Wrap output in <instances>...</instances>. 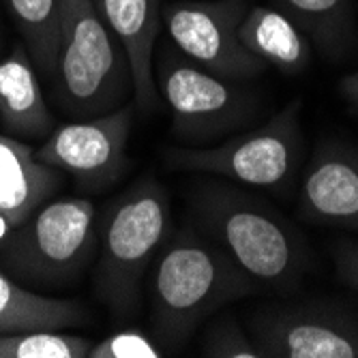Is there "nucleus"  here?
<instances>
[{
    "label": "nucleus",
    "instance_id": "obj_1",
    "mask_svg": "<svg viewBox=\"0 0 358 358\" xmlns=\"http://www.w3.org/2000/svg\"><path fill=\"white\" fill-rule=\"evenodd\" d=\"M255 287L215 241L193 230L170 234L152 262L150 335L166 356L180 352L206 317L253 294Z\"/></svg>",
    "mask_w": 358,
    "mask_h": 358
},
{
    "label": "nucleus",
    "instance_id": "obj_2",
    "mask_svg": "<svg viewBox=\"0 0 358 358\" xmlns=\"http://www.w3.org/2000/svg\"><path fill=\"white\" fill-rule=\"evenodd\" d=\"M195 213L210 241L259 285L292 289L307 273L303 236L268 202L236 187L210 185L195 198Z\"/></svg>",
    "mask_w": 358,
    "mask_h": 358
},
{
    "label": "nucleus",
    "instance_id": "obj_3",
    "mask_svg": "<svg viewBox=\"0 0 358 358\" xmlns=\"http://www.w3.org/2000/svg\"><path fill=\"white\" fill-rule=\"evenodd\" d=\"M99 259L94 292L116 317L136 315L142 283L159 249L172 234V213L166 189L142 180L110 204L99 225Z\"/></svg>",
    "mask_w": 358,
    "mask_h": 358
},
{
    "label": "nucleus",
    "instance_id": "obj_4",
    "mask_svg": "<svg viewBox=\"0 0 358 358\" xmlns=\"http://www.w3.org/2000/svg\"><path fill=\"white\" fill-rule=\"evenodd\" d=\"M50 82L60 110L76 118L112 112L134 96L127 56L94 0H60V43Z\"/></svg>",
    "mask_w": 358,
    "mask_h": 358
},
{
    "label": "nucleus",
    "instance_id": "obj_5",
    "mask_svg": "<svg viewBox=\"0 0 358 358\" xmlns=\"http://www.w3.org/2000/svg\"><path fill=\"white\" fill-rule=\"evenodd\" d=\"M96 225L90 200H48L0 241V268L28 289L67 287L96 251Z\"/></svg>",
    "mask_w": 358,
    "mask_h": 358
},
{
    "label": "nucleus",
    "instance_id": "obj_6",
    "mask_svg": "<svg viewBox=\"0 0 358 358\" xmlns=\"http://www.w3.org/2000/svg\"><path fill=\"white\" fill-rule=\"evenodd\" d=\"M303 101H289L264 124L236 134L217 146L176 148L166 157L187 172L221 176L249 187L281 189L294 176L303 155Z\"/></svg>",
    "mask_w": 358,
    "mask_h": 358
},
{
    "label": "nucleus",
    "instance_id": "obj_7",
    "mask_svg": "<svg viewBox=\"0 0 358 358\" xmlns=\"http://www.w3.org/2000/svg\"><path fill=\"white\" fill-rule=\"evenodd\" d=\"M155 80L170 108L172 134L189 144L230 136L257 118L259 96L253 90L198 67L182 54H164Z\"/></svg>",
    "mask_w": 358,
    "mask_h": 358
},
{
    "label": "nucleus",
    "instance_id": "obj_8",
    "mask_svg": "<svg viewBox=\"0 0 358 358\" xmlns=\"http://www.w3.org/2000/svg\"><path fill=\"white\" fill-rule=\"evenodd\" d=\"M247 9V0H180L168 5L161 17L187 60L219 78L245 82L266 69L238 39Z\"/></svg>",
    "mask_w": 358,
    "mask_h": 358
},
{
    "label": "nucleus",
    "instance_id": "obj_9",
    "mask_svg": "<svg viewBox=\"0 0 358 358\" xmlns=\"http://www.w3.org/2000/svg\"><path fill=\"white\" fill-rule=\"evenodd\" d=\"M136 112L131 99L112 112L60 124L35 152L43 164L73 176L82 189L101 191L131 166L127 148Z\"/></svg>",
    "mask_w": 358,
    "mask_h": 358
},
{
    "label": "nucleus",
    "instance_id": "obj_10",
    "mask_svg": "<svg viewBox=\"0 0 358 358\" xmlns=\"http://www.w3.org/2000/svg\"><path fill=\"white\" fill-rule=\"evenodd\" d=\"M249 337L259 358H358V320L331 305L259 311Z\"/></svg>",
    "mask_w": 358,
    "mask_h": 358
},
{
    "label": "nucleus",
    "instance_id": "obj_11",
    "mask_svg": "<svg viewBox=\"0 0 358 358\" xmlns=\"http://www.w3.org/2000/svg\"><path fill=\"white\" fill-rule=\"evenodd\" d=\"M299 213L315 225L358 230V148L322 142L307 164Z\"/></svg>",
    "mask_w": 358,
    "mask_h": 358
},
{
    "label": "nucleus",
    "instance_id": "obj_12",
    "mask_svg": "<svg viewBox=\"0 0 358 358\" xmlns=\"http://www.w3.org/2000/svg\"><path fill=\"white\" fill-rule=\"evenodd\" d=\"M94 7L127 56L136 110L150 114L159 103L155 41L164 24L161 0H94Z\"/></svg>",
    "mask_w": 358,
    "mask_h": 358
},
{
    "label": "nucleus",
    "instance_id": "obj_13",
    "mask_svg": "<svg viewBox=\"0 0 358 358\" xmlns=\"http://www.w3.org/2000/svg\"><path fill=\"white\" fill-rule=\"evenodd\" d=\"M62 172L43 164L26 142L0 134V241L48 202Z\"/></svg>",
    "mask_w": 358,
    "mask_h": 358
},
{
    "label": "nucleus",
    "instance_id": "obj_14",
    "mask_svg": "<svg viewBox=\"0 0 358 358\" xmlns=\"http://www.w3.org/2000/svg\"><path fill=\"white\" fill-rule=\"evenodd\" d=\"M0 122L7 136L17 140H41L56 129L39 71L24 43L0 58Z\"/></svg>",
    "mask_w": 358,
    "mask_h": 358
},
{
    "label": "nucleus",
    "instance_id": "obj_15",
    "mask_svg": "<svg viewBox=\"0 0 358 358\" xmlns=\"http://www.w3.org/2000/svg\"><path fill=\"white\" fill-rule=\"evenodd\" d=\"M238 39L266 67L271 64L285 76L305 71L311 62V41L277 7H249L238 26Z\"/></svg>",
    "mask_w": 358,
    "mask_h": 358
},
{
    "label": "nucleus",
    "instance_id": "obj_16",
    "mask_svg": "<svg viewBox=\"0 0 358 358\" xmlns=\"http://www.w3.org/2000/svg\"><path fill=\"white\" fill-rule=\"evenodd\" d=\"M88 317L80 303L32 292L0 268V333L84 327Z\"/></svg>",
    "mask_w": 358,
    "mask_h": 358
},
{
    "label": "nucleus",
    "instance_id": "obj_17",
    "mask_svg": "<svg viewBox=\"0 0 358 358\" xmlns=\"http://www.w3.org/2000/svg\"><path fill=\"white\" fill-rule=\"evenodd\" d=\"M324 54L337 56L352 37V0H275Z\"/></svg>",
    "mask_w": 358,
    "mask_h": 358
},
{
    "label": "nucleus",
    "instance_id": "obj_18",
    "mask_svg": "<svg viewBox=\"0 0 358 358\" xmlns=\"http://www.w3.org/2000/svg\"><path fill=\"white\" fill-rule=\"evenodd\" d=\"M22 43L45 80H52L60 43V0H5Z\"/></svg>",
    "mask_w": 358,
    "mask_h": 358
},
{
    "label": "nucleus",
    "instance_id": "obj_19",
    "mask_svg": "<svg viewBox=\"0 0 358 358\" xmlns=\"http://www.w3.org/2000/svg\"><path fill=\"white\" fill-rule=\"evenodd\" d=\"M92 339L64 329L0 333V358H88Z\"/></svg>",
    "mask_w": 358,
    "mask_h": 358
},
{
    "label": "nucleus",
    "instance_id": "obj_20",
    "mask_svg": "<svg viewBox=\"0 0 358 358\" xmlns=\"http://www.w3.org/2000/svg\"><path fill=\"white\" fill-rule=\"evenodd\" d=\"M166 352L152 335L142 329L129 327L108 335L103 341L92 343L88 358H164Z\"/></svg>",
    "mask_w": 358,
    "mask_h": 358
},
{
    "label": "nucleus",
    "instance_id": "obj_21",
    "mask_svg": "<svg viewBox=\"0 0 358 358\" xmlns=\"http://www.w3.org/2000/svg\"><path fill=\"white\" fill-rule=\"evenodd\" d=\"M202 354L208 358H259L251 337L238 327L232 315L213 324L206 333Z\"/></svg>",
    "mask_w": 358,
    "mask_h": 358
},
{
    "label": "nucleus",
    "instance_id": "obj_22",
    "mask_svg": "<svg viewBox=\"0 0 358 358\" xmlns=\"http://www.w3.org/2000/svg\"><path fill=\"white\" fill-rule=\"evenodd\" d=\"M337 275L358 294V243L341 241L333 249Z\"/></svg>",
    "mask_w": 358,
    "mask_h": 358
},
{
    "label": "nucleus",
    "instance_id": "obj_23",
    "mask_svg": "<svg viewBox=\"0 0 358 358\" xmlns=\"http://www.w3.org/2000/svg\"><path fill=\"white\" fill-rule=\"evenodd\" d=\"M339 94H341V99L348 103V108L358 114V69L341 78Z\"/></svg>",
    "mask_w": 358,
    "mask_h": 358
},
{
    "label": "nucleus",
    "instance_id": "obj_24",
    "mask_svg": "<svg viewBox=\"0 0 358 358\" xmlns=\"http://www.w3.org/2000/svg\"><path fill=\"white\" fill-rule=\"evenodd\" d=\"M0 48H3V37H0Z\"/></svg>",
    "mask_w": 358,
    "mask_h": 358
}]
</instances>
